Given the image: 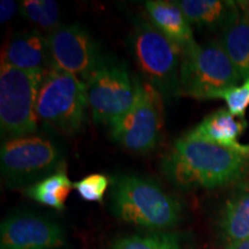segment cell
<instances>
[{
    "mask_svg": "<svg viewBox=\"0 0 249 249\" xmlns=\"http://www.w3.org/2000/svg\"><path fill=\"white\" fill-rule=\"evenodd\" d=\"M249 154L222 147L185 134L173 143L161 160V171L181 189H214L242 181Z\"/></svg>",
    "mask_w": 249,
    "mask_h": 249,
    "instance_id": "6da1fadb",
    "label": "cell"
},
{
    "mask_svg": "<svg viewBox=\"0 0 249 249\" xmlns=\"http://www.w3.org/2000/svg\"><path fill=\"white\" fill-rule=\"evenodd\" d=\"M111 208L123 222L156 232L176 226L182 216L181 203L160 183L133 174L113 180Z\"/></svg>",
    "mask_w": 249,
    "mask_h": 249,
    "instance_id": "7a4b0ae2",
    "label": "cell"
},
{
    "mask_svg": "<svg viewBox=\"0 0 249 249\" xmlns=\"http://www.w3.org/2000/svg\"><path fill=\"white\" fill-rule=\"evenodd\" d=\"M129 46L143 81L154 87L164 99L178 96L182 50L144 20L134 23Z\"/></svg>",
    "mask_w": 249,
    "mask_h": 249,
    "instance_id": "3957f363",
    "label": "cell"
},
{
    "mask_svg": "<svg viewBox=\"0 0 249 249\" xmlns=\"http://www.w3.org/2000/svg\"><path fill=\"white\" fill-rule=\"evenodd\" d=\"M241 77L220 42L196 44L183 53L179 95L196 99H216L234 88Z\"/></svg>",
    "mask_w": 249,
    "mask_h": 249,
    "instance_id": "277c9868",
    "label": "cell"
},
{
    "mask_svg": "<svg viewBox=\"0 0 249 249\" xmlns=\"http://www.w3.org/2000/svg\"><path fill=\"white\" fill-rule=\"evenodd\" d=\"M88 107L86 83L66 71L50 68L38 92L36 116L48 128L64 135L79 132Z\"/></svg>",
    "mask_w": 249,
    "mask_h": 249,
    "instance_id": "5b68a950",
    "label": "cell"
},
{
    "mask_svg": "<svg viewBox=\"0 0 249 249\" xmlns=\"http://www.w3.org/2000/svg\"><path fill=\"white\" fill-rule=\"evenodd\" d=\"M46 71L0 67V129L8 139L33 135L38 119L36 104Z\"/></svg>",
    "mask_w": 249,
    "mask_h": 249,
    "instance_id": "8992f818",
    "label": "cell"
},
{
    "mask_svg": "<svg viewBox=\"0 0 249 249\" xmlns=\"http://www.w3.org/2000/svg\"><path fill=\"white\" fill-rule=\"evenodd\" d=\"M0 166L6 185L28 188L65 165L62 152L54 142L44 136L28 135L2 143Z\"/></svg>",
    "mask_w": 249,
    "mask_h": 249,
    "instance_id": "52a82bcc",
    "label": "cell"
},
{
    "mask_svg": "<svg viewBox=\"0 0 249 249\" xmlns=\"http://www.w3.org/2000/svg\"><path fill=\"white\" fill-rule=\"evenodd\" d=\"M163 99L154 87L138 79V96L133 107L108 124L112 139L136 154L156 149L164 126Z\"/></svg>",
    "mask_w": 249,
    "mask_h": 249,
    "instance_id": "ba28073f",
    "label": "cell"
},
{
    "mask_svg": "<svg viewBox=\"0 0 249 249\" xmlns=\"http://www.w3.org/2000/svg\"><path fill=\"white\" fill-rule=\"evenodd\" d=\"M88 107L95 123L110 124L133 107L138 79H132L124 62L103 59L86 81Z\"/></svg>",
    "mask_w": 249,
    "mask_h": 249,
    "instance_id": "9c48e42d",
    "label": "cell"
},
{
    "mask_svg": "<svg viewBox=\"0 0 249 249\" xmlns=\"http://www.w3.org/2000/svg\"><path fill=\"white\" fill-rule=\"evenodd\" d=\"M46 39L51 68L73 74L83 82L104 59L95 40L80 24L60 26Z\"/></svg>",
    "mask_w": 249,
    "mask_h": 249,
    "instance_id": "30bf717a",
    "label": "cell"
},
{
    "mask_svg": "<svg viewBox=\"0 0 249 249\" xmlns=\"http://www.w3.org/2000/svg\"><path fill=\"white\" fill-rule=\"evenodd\" d=\"M66 240L64 227L34 213H14L0 226V249H57Z\"/></svg>",
    "mask_w": 249,
    "mask_h": 249,
    "instance_id": "8fae6325",
    "label": "cell"
},
{
    "mask_svg": "<svg viewBox=\"0 0 249 249\" xmlns=\"http://www.w3.org/2000/svg\"><path fill=\"white\" fill-rule=\"evenodd\" d=\"M1 64L22 71H48L51 68L48 39L38 30L17 33L2 50Z\"/></svg>",
    "mask_w": 249,
    "mask_h": 249,
    "instance_id": "7c38bea8",
    "label": "cell"
},
{
    "mask_svg": "<svg viewBox=\"0 0 249 249\" xmlns=\"http://www.w3.org/2000/svg\"><path fill=\"white\" fill-rule=\"evenodd\" d=\"M145 9L152 26L178 45L183 53L196 44L192 24L177 1L150 0L145 2Z\"/></svg>",
    "mask_w": 249,
    "mask_h": 249,
    "instance_id": "4fadbf2b",
    "label": "cell"
},
{
    "mask_svg": "<svg viewBox=\"0 0 249 249\" xmlns=\"http://www.w3.org/2000/svg\"><path fill=\"white\" fill-rule=\"evenodd\" d=\"M246 127L247 123L245 120L238 119L226 108H220L205 117L187 134L193 138L249 154V145H244L238 141Z\"/></svg>",
    "mask_w": 249,
    "mask_h": 249,
    "instance_id": "5bb4252c",
    "label": "cell"
},
{
    "mask_svg": "<svg viewBox=\"0 0 249 249\" xmlns=\"http://www.w3.org/2000/svg\"><path fill=\"white\" fill-rule=\"evenodd\" d=\"M219 230L226 245L249 239V180L234 185L223 205Z\"/></svg>",
    "mask_w": 249,
    "mask_h": 249,
    "instance_id": "9a60e30c",
    "label": "cell"
},
{
    "mask_svg": "<svg viewBox=\"0 0 249 249\" xmlns=\"http://www.w3.org/2000/svg\"><path fill=\"white\" fill-rule=\"evenodd\" d=\"M177 4L192 26L222 33L240 13L239 2L232 0H181Z\"/></svg>",
    "mask_w": 249,
    "mask_h": 249,
    "instance_id": "2e32d148",
    "label": "cell"
},
{
    "mask_svg": "<svg viewBox=\"0 0 249 249\" xmlns=\"http://www.w3.org/2000/svg\"><path fill=\"white\" fill-rule=\"evenodd\" d=\"M238 18L223 31L224 50L231 59L241 80L249 77V2H239Z\"/></svg>",
    "mask_w": 249,
    "mask_h": 249,
    "instance_id": "e0dca14e",
    "label": "cell"
},
{
    "mask_svg": "<svg viewBox=\"0 0 249 249\" xmlns=\"http://www.w3.org/2000/svg\"><path fill=\"white\" fill-rule=\"evenodd\" d=\"M71 189H74V183L68 178L65 166H62L48 178L26 188V194L40 204L62 210Z\"/></svg>",
    "mask_w": 249,
    "mask_h": 249,
    "instance_id": "ac0fdd59",
    "label": "cell"
},
{
    "mask_svg": "<svg viewBox=\"0 0 249 249\" xmlns=\"http://www.w3.org/2000/svg\"><path fill=\"white\" fill-rule=\"evenodd\" d=\"M111 249H188L179 233L154 232L117 239Z\"/></svg>",
    "mask_w": 249,
    "mask_h": 249,
    "instance_id": "d6986e66",
    "label": "cell"
},
{
    "mask_svg": "<svg viewBox=\"0 0 249 249\" xmlns=\"http://www.w3.org/2000/svg\"><path fill=\"white\" fill-rule=\"evenodd\" d=\"M20 13L36 26L49 33H52L61 26L60 8L55 1L24 0L20 4Z\"/></svg>",
    "mask_w": 249,
    "mask_h": 249,
    "instance_id": "ffe728a7",
    "label": "cell"
},
{
    "mask_svg": "<svg viewBox=\"0 0 249 249\" xmlns=\"http://www.w3.org/2000/svg\"><path fill=\"white\" fill-rule=\"evenodd\" d=\"M108 178L104 174H91L74 182V189L82 200L102 202L108 187Z\"/></svg>",
    "mask_w": 249,
    "mask_h": 249,
    "instance_id": "44dd1931",
    "label": "cell"
},
{
    "mask_svg": "<svg viewBox=\"0 0 249 249\" xmlns=\"http://www.w3.org/2000/svg\"><path fill=\"white\" fill-rule=\"evenodd\" d=\"M220 99H224L229 110L236 118H242L249 107V77L244 83L220 93Z\"/></svg>",
    "mask_w": 249,
    "mask_h": 249,
    "instance_id": "7402d4cb",
    "label": "cell"
},
{
    "mask_svg": "<svg viewBox=\"0 0 249 249\" xmlns=\"http://www.w3.org/2000/svg\"><path fill=\"white\" fill-rule=\"evenodd\" d=\"M18 9H20V6L15 1H12V0H2L0 2V22H1V24L8 22L14 17L15 13H17Z\"/></svg>",
    "mask_w": 249,
    "mask_h": 249,
    "instance_id": "603a6c76",
    "label": "cell"
},
{
    "mask_svg": "<svg viewBox=\"0 0 249 249\" xmlns=\"http://www.w3.org/2000/svg\"><path fill=\"white\" fill-rule=\"evenodd\" d=\"M225 249H249V239L245 241L240 242H234V244L226 245Z\"/></svg>",
    "mask_w": 249,
    "mask_h": 249,
    "instance_id": "cb8c5ba5",
    "label": "cell"
}]
</instances>
